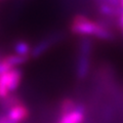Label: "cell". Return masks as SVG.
Instances as JSON below:
<instances>
[{"mask_svg": "<svg viewBox=\"0 0 123 123\" xmlns=\"http://www.w3.org/2000/svg\"><path fill=\"white\" fill-rule=\"evenodd\" d=\"M70 31L80 37H90L103 41H113L115 33L113 28L103 20H91L84 14H76L70 22Z\"/></svg>", "mask_w": 123, "mask_h": 123, "instance_id": "6da1fadb", "label": "cell"}, {"mask_svg": "<svg viewBox=\"0 0 123 123\" xmlns=\"http://www.w3.org/2000/svg\"><path fill=\"white\" fill-rule=\"evenodd\" d=\"M23 71L21 69L12 68L0 75V99L12 93L21 85Z\"/></svg>", "mask_w": 123, "mask_h": 123, "instance_id": "7a4b0ae2", "label": "cell"}, {"mask_svg": "<svg viewBox=\"0 0 123 123\" xmlns=\"http://www.w3.org/2000/svg\"><path fill=\"white\" fill-rule=\"evenodd\" d=\"M64 39V33L62 32H55L53 34L46 36L39 42H37L32 47L30 52L31 59H38L41 55H43L45 52H47L49 49L55 44H56L57 42H60Z\"/></svg>", "mask_w": 123, "mask_h": 123, "instance_id": "3957f363", "label": "cell"}, {"mask_svg": "<svg viewBox=\"0 0 123 123\" xmlns=\"http://www.w3.org/2000/svg\"><path fill=\"white\" fill-rule=\"evenodd\" d=\"M91 66V56L86 55H77V63H76V77L78 80H84L88 76L90 72Z\"/></svg>", "mask_w": 123, "mask_h": 123, "instance_id": "277c9868", "label": "cell"}, {"mask_svg": "<svg viewBox=\"0 0 123 123\" xmlns=\"http://www.w3.org/2000/svg\"><path fill=\"white\" fill-rule=\"evenodd\" d=\"M84 118H85V109L82 105L78 104L76 109L72 112L60 116L56 123H83Z\"/></svg>", "mask_w": 123, "mask_h": 123, "instance_id": "5b68a950", "label": "cell"}, {"mask_svg": "<svg viewBox=\"0 0 123 123\" xmlns=\"http://www.w3.org/2000/svg\"><path fill=\"white\" fill-rule=\"evenodd\" d=\"M11 120L15 123H22L30 116V110L24 103L18 104V106L11 108L5 113Z\"/></svg>", "mask_w": 123, "mask_h": 123, "instance_id": "8992f818", "label": "cell"}, {"mask_svg": "<svg viewBox=\"0 0 123 123\" xmlns=\"http://www.w3.org/2000/svg\"><path fill=\"white\" fill-rule=\"evenodd\" d=\"M31 60L30 55H17V53H13V55H8L2 57V61L4 62L5 64H7L8 66L12 69L18 66H22V65H25L26 63Z\"/></svg>", "mask_w": 123, "mask_h": 123, "instance_id": "52a82bcc", "label": "cell"}, {"mask_svg": "<svg viewBox=\"0 0 123 123\" xmlns=\"http://www.w3.org/2000/svg\"><path fill=\"white\" fill-rule=\"evenodd\" d=\"M21 103H24V102H23V99L18 97V95L14 94V93H10L9 95H7L6 98L0 99V108L4 111V113H6L11 108L18 106V104H21Z\"/></svg>", "mask_w": 123, "mask_h": 123, "instance_id": "ba28073f", "label": "cell"}, {"mask_svg": "<svg viewBox=\"0 0 123 123\" xmlns=\"http://www.w3.org/2000/svg\"><path fill=\"white\" fill-rule=\"evenodd\" d=\"M77 105H78V104H77L74 99L71 98H63L60 102V105H59V114H60V116L72 112L73 110L76 109Z\"/></svg>", "mask_w": 123, "mask_h": 123, "instance_id": "9c48e42d", "label": "cell"}, {"mask_svg": "<svg viewBox=\"0 0 123 123\" xmlns=\"http://www.w3.org/2000/svg\"><path fill=\"white\" fill-rule=\"evenodd\" d=\"M13 49H14V53L20 55H30L31 52V45L25 40H18L15 42V44L13 45Z\"/></svg>", "mask_w": 123, "mask_h": 123, "instance_id": "30bf717a", "label": "cell"}, {"mask_svg": "<svg viewBox=\"0 0 123 123\" xmlns=\"http://www.w3.org/2000/svg\"><path fill=\"white\" fill-rule=\"evenodd\" d=\"M0 123H15V122H13V121L11 120V119L4 113V114H1V115H0Z\"/></svg>", "mask_w": 123, "mask_h": 123, "instance_id": "8fae6325", "label": "cell"}, {"mask_svg": "<svg viewBox=\"0 0 123 123\" xmlns=\"http://www.w3.org/2000/svg\"><path fill=\"white\" fill-rule=\"evenodd\" d=\"M117 27L119 29H122L123 28V9L121 10L119 17L117 18Z\"/></svg>", "mask_w": 123, "mask_h": 123, "instance_id": "7c38bea8", "label": "cell"}, {"mask_svg": "<svg viewBox=\"0 0 123 123\" xmlns=\"http://www.w3.org/2000/svg\"><path fill=\"white\" fill-rule=\"evenodd\" d=\"M121 30V34H122V37H123V28L122 29H120Z\"/></svg>", "mask_w": 123, "mask_h": 123, "instance_id": "4fadbf2b", "label": "cell"}]
</instances>
